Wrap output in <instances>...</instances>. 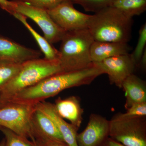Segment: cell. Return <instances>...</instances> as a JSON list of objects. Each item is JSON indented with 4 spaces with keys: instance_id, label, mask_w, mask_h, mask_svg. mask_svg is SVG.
<instances>
[{
    "instance_id": "cell-1",
    "label": "cell",
    "mask_w": 146,
    "mask_h": 146,
    "mask_svg": "<svg viewBox=\"0 0 146 146\" xmlns=\"http://www.w3.org/2000/svg\"><path fill=\"white\" fill-rule=\"evenodd\" d=\"M104 72L97 63L78 70L63 72L52 75L33 86L22 90L9 102L35 106L72 87L89 85Z\"/></svg>"
},
{
    "instance_id": "cell-2",
    "label": "cell",
    "mask_w": 146,
    "mask_h": 146,
    "mask_svg": "<svg viewBox=\"0 0 146 146\" xmlns=\"http://www.w3.org/2000/svg\"><path fill=\"white\" fill-rule=\"evenodd\" d=\"M133 22L132 18L110 7L91 15L87 28L94 41L128 43Z\"/></svg>"
},
{
    "instance_id": "cell-3",
    "label": "cell",
    "mask_w": 146,
    "mask_h": 146,
    "mask_svg": "<svg viewBox=\"0 0 146 146\" xmlns=\"http://www.w3.org/2000/svg\"><path fill=\"white\" fill-rule=\"evenodd\" d=\"M94 41L88 28L66 32L58 50L63 71L78 70L92 65L90 51Z\"/></svg>"
},
{
    "instance_id": "cell-4",
    "label": "cell",
    "mask_w": 146,
    "mask_h": 146,
    "mask_svg": "<svg viewBox=\"0 0 146 146\" xmlns=\"http://www.w3.org/2000/svg\"><path fill=\"white\" fill-rule=\"evenodd\" d=\"M63 71L58 60L39 58L28 60L22 64L18 74L1 91L0 96L4 103H7L22 90Z\"/></svg>"
},
{
    "instance_id": "cell-5",
    "label": "cell",
    "mask_w": 146,
    "mask_h": 146,
    "mask_svg": "<svg viewBox=\"0 0 146 146\" xmlns=\"http://www.w3.org/2000/svg\"><path fill=\"white\" fill-rule=\"evenodd\" d=\"M109 137L125 146H146V116L121 117L110 120Z\"/></svg>"
},
{
    "instance_id": "cell-6",
    "label": "cell",
    "mask_w": 146,
    "mask_h": 146,
    "mask_svg": "<svg viewBox=\"0 0 146 146\" xmlns=\"http://www.w3.org/2000/svg\"><path fill=\"white\" fill-rule=\"evenodd\" d=\"M35 110V106L9 102L0 108V127L33 141L31 119Z\"/></svg>"
},
{
    "instance_id": "cell-7",
    "label": "cell",
    "mask_w": 146,
    "mask_h": 146,
    "mask_svg": "<svg viewBox=\"0 0 146 146\" xmlns=\"http://www.w3.org/2000/svg\"><path fill=\"white\" fill-rule=\"evenodd\" d=\"M16 11L31 19L40 28L44 37L51 44L61 41L66 31L55 23L47 11L16 0Z\"/></svg>"
},
{
    "instance_id": "cell-8",
    "label": "cell",
    "mask_w": 146,
    "mask_h": 146,
    "mask_svg": "<svg viewBox=\"0 0 146 146\" xmlns=\"http://www.w3.org/2000/svg\"><path fill=\"white\" fill-rule=\"evenodd\" d=\"M47 11L55 23L66 32L87 28L91 16L76 9L71 0Z\"/></svg>"
},
{
    "instance_id": "cell-9",
    "label": "cell",
    "mask_w": 146,
    "mask_h": 146,
    "mask_svg": "<svg viewBox=\"0 0 146 146\" xmlns=\"http://www.w3.org/2000/svg\"><path fill=\"white\" fill-rule=\"evenodd\" d=\"M107 74L110 83L122 88L123 82L133 74L136 64L131 54L121 55L104 59L96 63Z\"/></svg>"
},
{
    "instance_id": "cell-10",
    "label": "cell",
    "mask_w": 146,
    "mask_h": 146,
    "mask_svg": "<svg viewBox=\"0 0 146 146\" xmlns=\"http://www.w3.org/2000/svg\"><path fill=\"white\" fill-rule=\"evenodd\" d=\"M109 120L98 114H91L85 129L77 133L78 146H102L109 137Z\"/></svg>"
},
{
    "instance_id": "cell-11",
    "label": "cell",
    "mask_w": 146,
    "mask_h": 146,
    "mask_svg": "<svg viewBox=\"0 0 146 146\" xmlns=\"http://www.w3.org/2000/svg\"><path fill=\"white\" fill-rule=\"evenodd\" d=\"M42 53L23 46L0 35V60L23 64L28 60L39 58Z\"/></svg>"
},
{
    "instance_id": "cell-12",
    "label": "cell",
    "mask_w": 146,
    "mask_h": 146,
    "mask_svg": "<svg viewBox=\"0 0 146 146\" xmlns=\"http://www.w3.org/2000/svg\"><path fill=\"white\" fill-rule=\"evenodd\" d=\"M35 106V109L41 111L52 120L61 133L64 142L68 146H78L76 140L78 130L58 114L54 104L44 101L38 103Z\"/></svg>"
},
{
    "instance_id": "cell-13",
    "label": "cell",
    "mask_w": 146,
    "mask_h": 146,
    "mask_svg": "<svg viewBox=\"0 0 146 146\" xmlns=\"http://www.w3.org/2000/svg\"><path fill=\"white\" fill-rule=\"evenodd\" d=\"M31 123L35 141L49 139L64 142L54 123L39 110L35 109L32 117Z\"/></svg>"
},
{
    "instance_id": "cell-14",
    "label": "cell",
    "mask_w": 146,
    "mask_h": 146,
    "mask_svg": "<svg viewBox=\"0 0 146 146\" xmlns=\"http://www.w3.org/2000/svg\"><path fill=\"white\" fill-rule=\"evenodd\" d=\"M54 105L58 114L63 119L69 120L78 130L83 121L84 113L79 98L76 96L65 99L59 97L55 100Z\"/></svg>"
},
{
    "instance_id": "cell-15",
    "label": "cell",
    "mask_w": 146,
    "mask_h": 146,
    "mask_svg": "<svg viewBox=\"0 0 146 146\" xmlns=\"http://www.w3.org/2000/svg\"><path fill=\"white\" fill-rule=\"evenodd\" d=\"M130 50L127 43L94 41L90 51L91 61L100 63L109 58L129 54Z\"/></svg>"
},
{
    "instance_id": "cell-16",
    "label": "cell",
    "mask_w": 146,
    "mask_h": 146,
    "mask_svg": "<svg viewBox=\"0 0 146 146\" xmlns=\"http://www.w3.org/2000/svg\"><path fill=\"white\" fill-rule=\"evenodd\" d=\"M122 88L125 93L126 110L136 104L146 102V82L134 74L126 79Z\"/></svg>"
},
{
    "instance_id": "cell-17",
    "label": "cell",
    "mask_w": 146,
    "mask_h": 146,
    "mask_svg": "<svg viewBox=\"0 0 146 146\" xmlns=\"http://www.w3.org/2000/svg\"><path fill=\"white\" fill-rule=\"evenodd\" d=\"M13 16L19 20L30 32L38 45L42 52L44 55V58L51 60H58L59 51L56 49L44 36L40 35L27 21V18L21 13L16 12Z\"/></svg>"
},
{
    "instance_id": "cell-18",
    "label": "cell",
    "mask_w": 146,
    "mask_h": 146,
    "mask_svg": "<svg viewBox=\"0 0 146 146\" xmlns=\"http://www.w3.org/2000/svg\"><path fill=\"white\" fill-rule=\"evenodd\" d=\"M112 7L126 16L133 18L139 16L146 10V0H116Z\"/></svg>"
},
{
    "instance_id": "cell-19",
    "label": "cell",
    "mask_w": 146,
    "mask_h": 146,
    "mask_svg": "<svg viewBox=\"0 0 146 146\" xmlns=\"http://www.w3.org/2000/svg\"><path fill=\"white\" fill-rule=\"evenodd\" d=\"M22 64L0 60V92L18 74Z\"/></svg>"
},
{
    "instance_id": "cell-20",
    "label": "cell",
    "mask_w": 146,
    "mask_h": 146,
    "mask_svg": "<svg viewBox=\"0 0 146 146\" xmlns=\"http://www.w3.org/2000/svg\"><path fill=\"white\" fill-rule=\"evenodd\" d=\"M74 4L81 6L87 12L96 13L107 7H112L116 0H71Z\"/></svg>"
},
{
    "instance_id": "cell-21",
    "label": "cell",
    "mask_w": 146,
    "mask_h": 146,
    "mask_svg": "<svg viewBox=\"0 0 146 146\" xmlns=\"http://www.w3.org/2000/svg\"><path fill=\"white\" fill-rule=\"evenodd\" d=\"M0 131L4 135L5 146H36L34 141H30L6 128L0 127Z\"/></svg>"
},
{
    "instance_id": "cell-22",
    "label": "cell",
    "mask_w": 146,
    "mask_h": 146,
    "mask_svg": "<svg viewBox=\"0 0 146 146\" xmlns=\"http://www.w3.org/2000/svg\"><path fill=\"white\" fill-rule=\"evenodd\" d=\"M146 23L142 26L139 31L138 42L135 50L131 54V56L136 63L138 65L140 62L142 55L146 50Z\"/></svg>"
},
{
    "instance_id": "cell-23",
    "label": "cell",
    "mask_w": 146,
    "mask_h": 146,
    "mask_svg": "<svg viewBox=\"0 0 146 146\" xmlns=\"http://www.w3.org/2000/svg\"><path fill=\"white\" fill-rule=\"evenodd\" d=\"M48 11L66 1L69 0H16Z\"/></svg>"
},
{
    "instance_id": "cell-24",
    "label": "cell",
    "mask_w": 146,
    "mask_h": 146,
    "mask_svg": "<svg viewBox=\"0 0 146 146\" xmlns=\"http://www.w3.org/2000/svg\"><path fill=\"white\" fill-rule=\"evenodd\" d=\"M124 113H118L121 117H143L146 116V102L136 104L126 110Z\"/></svg>"
},
{
    "instance_id": "cell-25",
    "label": "cell",
    "mask_w": 146,
    "mask_h": 146,
    "mask_svg": "<svg viewBox=\"0 0 146 146\" xmlns=\"http://www.w3.org/2000/svg\"><path fill=\"white\" fill-rule=\"evenodd\" d=\"M0 7L12 15L16 12V3L13 0H0Z\"/></svg>"
},
{
    "instance_id": "cell-26",
    "label": "cell",
    "mask_w": 146,
    "mask_h": 146,
    "mask_svg": "<svg viewBox=\"0 0 146 146\" xmlns=\"http://www.w3.org/2000/svg\"><path fill=\"white\" fill-rule=\"evenodd\" d=\"M37 146H69L65 142L52 140H42L35 141Z\"/></svg>"
},
{
    "instance_id": "cell-27",
    "label": "cell",
    "mask_w": 146,
    "mask_h": 146,
    "mask_svg": "<svg viewBox=\"0 0 146 146\" xmlns=\"http://www.w3.org/2000/svg\"><path fill=\"white\" fill-rule=\"evenodd\" d=\"M102 146H125L108 137Z\"/></svg>"
},
{
    "instance_id": "cell-28",
    "label": "cell",
    "mask_w": 146,
    "mask_h": 146,
    "mask_svg": "<svg viewBox=\"0 0 146 146\" xmlns=\"http://www.w3.org/2000/svg\"><path fill=\"white\" fill-rule=\"evenodd\" d=\"M138 64H140L141 66L143 67L144 68H145L146 65V51L145 50V51L142 55L141 60Z\"/></svg>"
},
{
    "instance_id": "cell-29",
    "label": "cell",
    "mask_w": 146,
    "mask_h": 146,
    "mask_svg": "<svg viewBox=\"0 0 146 146\" xmlns=\"http://www.w3.org/2000/svg\"><path fill=\"white\" fill-rule=\"evenodd\" d=\"M7 104L4 103L3 102L1 98V97L0 96V108L3 107Z\"/></svg>"
},
{
    "instance_id": "cell-30",
    "label": "cell",
    "mask_w": 146,
    "mask_h": 146,
    "mask_svg": "<svg viewBox=\"0 0 146 146\" xmlns=\"http://www.w3.org/2000/svg\"><path fill=\"white\" fill-rule=\"evenodd\" d=\"M0 146H5V139H3L0 142Z\"/></svg>"
},
{
    "instance_id": "cell-31",
    "label": "cell",
    "mask_w": 146,
    "mask_h": 146,
    "mask_svg": "<svg viewBox=\"0 0 146 146\" xmlns=\"http://www.w3.org/2000/svg\"><path fill=\"white\" fill-rule=\"evenodd\" d=\"M35 144H36V143H35ZM36 146H37V145H36Z\"/></svg>"
}]
</instances>
